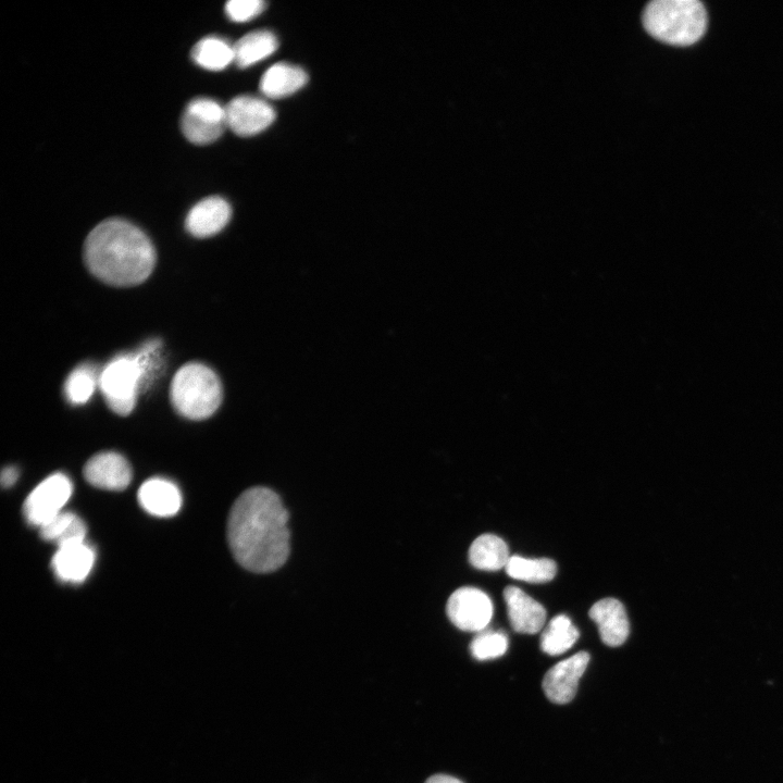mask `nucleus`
Here are the masks:
<instances>
[{"mask_svg":"<svg viewBox=\"0 0 783 783\" xmlns=\"http://www.w3.org/2000/svg\"><path fill=\"white\" fill-rule=\"evenodd\" d=\"M181 127L189 141L196 145H207L220 138L226 125L206 121L185 111Z\"/></svg>","mask_w":783,"mask_h":783,"instance_id":"nucleus-24","label":"nucleus"},{"mask_svg":"<svg viewBox=\"0 0 783 783\" xmlns=\"http://www.w3.org/2000/svg\"><path fill=\"white\" fill-rule=\"evenodd\" d=\"M83 473L90 485L108 490H122L132 480L128 461L114 451L100 452L91 457L86 462Z\"/></svg>","mask_w":783,"mask_h":783,"instance_id":"nucleus-10","label":"nucleus"},{"mask_svg":"<svg viewBox=\"0 0 783 783\" xmlns=\"http://www.w3.org/2000/svg\"><path fill=\"white\" fill-rule=\"evenodd\" d=\"M508 648L507 635L498 631H481L470 644V652L477 660L502 656Z\"/></svg>","mask_w":783,"mask_h":783,"instance_id":"nucleus-25","label":"nucleus"},{"mask_svg":"<svg viewBox=\"0 0 783 783\" xmlns=\"http://www.w3.org/2000/svg\"><path fill=\"white\" fill-rule=\"evenodd\" d=\"M170 397L183 417L202 420L211 417L222 401V386L216 374L201 363H187L174 375Z\"/></svg>","mask_w":783,"mask_h":783,"instance_id":"nucleus-5","label":"nucleus"},{"mask_svg":"<svg viewBox=\"0 0 783 783\" xmlns=\"http://www.w3.org/2000/svg\"><path fill=\"white\" fill-rule=\"evenodd\" d=\"M96 560L94 548L84 542L59 546L51 559L55 576L66 583H80L89 575Z\"/></svg>","mask_w":783,"mask_h":783,"instance_id":"nucleus-11","label":"nucleus"},{"mask_svg":"<svg viewBox=\"0 0 783 783\" xmlns=\"http://www.w3.org/2000/svg\"><path fill=\"white\" fill-rule=\"evenodd\" d=\"M264 8L265 2L261 0H231L225 4L227 16L237 23L256 17Z\"/></svg>","mask_w":783,"mask_h":783,"instance_id":"nucleus-27","label":"nucleus"},{"mask_svg":"<svg viewBox=\"0 0 783 783\" xmlns=\"http://www.w3.org/2000/svg\"><path fill=\"white\" fill-rule=\"evenodd\" d=\"M509 622L518 633L535 634L545 624L546 610L534 598L517 586L504 589Z\"/></svg>","mask_w":783,"mask_h":783,"instance_id":"nucleus-13","label":"nucleus"},{"mask_svg":"<svg viewBox=\"0 0 783 783\" xmlns=\"http://www.w3.org/2000/svg\"><path fill=\"white\" fill-rule=\"evenodd\" d=\"M425 783H463L459 779L447 774H435L430 776Z\"/></svg>","mask_w":783,"mask_h":783,"instance_id":"nucleus-29","label":"nucleus"},{"mask_svg":"<svg viewBox=\"0 0 783 783\" xmlns=\"http://www.w3.org/2000/svg\"><path fill=\"white\" fill-rule=\"evenodd\" d=\"M446 612L458 629L467 632H481L492 619L493 604L481 589L460 587L448 598Z\"/></svg>","mask_w":783,"mask_h":783,"instance_id":"nucleus-7","label":"nucleus"},{"mask_svg":"<svg viewBox=\"0 0 783 783\" xmlns=\"http://www.w3.org/2000/svg\"><path fill=\"white\" fill-rule=\"evenodd\" d=\"M138 501L148 513L167 518L176 514L181 509L182 494L173 482L153 477L140 486Z\"/></svg>","mask_w":783,"mask_h":783,"instance_id":"nucleus-15","label":"nucleus"},{"mask_svg":"<svg viewBox=\"0 0 783 783\" xmlns=\"http://www.w3.org/2000/svg\"><path fill=\"white\" fill-rule=\"evenodd\" d=\"M73 484L64 473L57 472L40 482L27 496L23 514L27 523L41 527L63 511Z\"/></svg>","mask_w":783,"mask_h":783,"instance_id":"nucleus-6","label":"nucleus"},{"mask_svg":"<svg viewBox=\"0 0 783 783\" xmlns=\"http://www.w3.org/2000/svg\"><path fill=\"white\" fill-rule=\"evenodd\" d=\"M510 557L505 540L494 534L480 535L469 549L470 563L484 571H496L506 567Z\"/></svg>","mask_w":783,"mask_h":783,"instance_id":"nucleus-17","label":"nucleus"},{"mask_svg":"<svg viewBox=\"0 0 783 783\" xmlns=\"http://www.w3.org/2000/svg\"><path fill=\"white\" fill-rule=\"evenodd\" d=\"M185 111L212 123L225 124V107L210 98L191 100Z\"/></svg>","mask_w":783,"mask_h":783,"instance_id":"nucleus-26","label":"nucleus"},{"mask_svg":"<svg viewBox=\"0 0 783 783\" xmlns=\"http://www.w3.org/2000/svg\"><path fill=\"white\" fill-rule=\"evenodd\" d=\"M84 259L89 271L102 282L133 286L151 274L156 251L137 226L122 219H108L87 236Z\"/></svg>","mask_w":783,"mask_h":783,"instance_id":"nucleus-2","label":"nucleus"},{"mask_svg":"<svg viewBox=\"0 0 783 783\" xmlns=\"http://www.w3.org/2000/svg\"><path fill=\"white\" fill-rule=\"evenodd\" d=\"M274 109L264 100L253 96H238L225 105V124L241 137L257 135L275 120Z\"/></svg>","mask_w":783,"mask_h":783,"instance_id":"nucleus-8","label":"nucleus"},{"mask_svg":"<svg viewBox=\"0 0 783 783\" xmlns=\"http://www.w3.org/2000/svg\"><path fill=\"white\" fill-rule=\"evenodd\" d=\"M87 527L84 521L73 512L62 511L39 529L40 537L62 546L84 542Z\"/></svg>","mask_w":783,"mask_h":783,"instance_id":"nucleus-19","label":"nucleus"},{"mask_svg":"<svg viewBox=\"0 0 783 783\" xmlns=\"http://www.w3.org/2000/svg\"><path fill=\"white\" fill-rule=\"evenodd\" d=\"M234 47L236 64L248 67L268 57L278 47L275 35L269 30H256L243 36Z\"/></svg>","mask_w":783,"mask_h":783,"instance_id":"nucleus-18","label":"nucleus"},{"mask_svg":"<svg viewBox=\"0 0 783 783\" xmlns=\"http://www.w3.org/2000/svg\"><path fill=\"white\" fill-rule=\"evenodd\" d=\"M505 569L512 579L530 583H543L555 577L557 564L548 558L527 559L515 555L510 557Z\"/></svg>","mask_w":783,"mask_h":783,"instance_id":"nucleus-22","label":"nucleus"},{"mask_svg":"<svg viewBox=\"0 0 783 783\" xmlns=\"http://www.w3.org/2000/svg\"><path fill=\"white\" fill-rule=\"evenodd\" d=\"M288 511L273 490H245L231 508L227 540L236 561L256 573L273 572L289 556Z\"/></svg>","mask_w":783,"mask_h":783,"instance_id":"nucleus-1","label":"nucleus"},{"mask_svg":"<svg viewBox=\"0 0 783 783\" xmlns=\"http://www.w3.org/2000/svg\"><path fill=\"white\" fill-rule=\"evenodd\" d=\"M307 82L308 75L301 67L281 62L264 72L260 80V90L266 97L277 99L295 94Z\"/></svg>","mask_w":783,"mask_h":783,"instance_id":"nucleus-16","label":"nucleus"},{"mask_svg":"<svg viewBox=\"0 0 783 783\" xmlns=\"http://www.w3.org/2000/svg\"><path fill=\"white\" fill-rule=\"evenodd\" d=\"M579 636V630L572 624L570 618L559 614L549 621L543 632L540 648L548 655H560L570 649Z\"/></svg>","mask_w":783,"mask_h":783,"instance_id":"nucleus-21","label":"nucleus"},{"mask_svg":"<svg viewBox=\"0 0 783 783\" xmlns=\"http://www.w3.org/2000/svg\"><path fill=\"white\" fill-rule=\"evenodd\" d=\"M99 385V375L96 370L88 365H79L67 376L64 384V394L72 405L87 402Z\"/></svg>","mask_w":783,"mask_h":783,"instance_id":"nucleus-23","label":"nucleus"},{"mask_svg":"<svg viewBox=\"0 0 783 783\" xmlns=\"http://www.w3.org/2000/svg\"><path fill=\"white\" fill-rule=\"evenodd\" d=\"M588 662L589 655L586 651H579L551 667L543 680L546 697L555 704L571 701Z\"/></svg>","mask_w":783,"mask_h":783,"instance_id":"nucleus-9","label":"nucleus"},{"mask_svg":"<svg viewBox=\"0 0 783 783\" xmlns=\"http://www.w3.org/2000/svg\"><path fill=\"white\" fill-rule=\"evenodd\" d=\"M192 60L201 67L220 71L235 60L234 47L220 37H206L191 50Z\"/></svg>","mask_w":783,"mask_h":783,"instance_id":"nucleus-20","label":"nucleus"},{"mask_svg":"<svg viewBox=\"0 0 783 783\" xmlns=\"http://www.w3.org/2000/svg\"><path fill=\"white\" fill-rule=\"evenodd\" d=\"M232 215L229 203L219 196L200 200L188 212L186 229L196 237H209L217 234L228 223Z\"/></svg>","mask_w":783,"mask_h":783,"instance_id":"nucleus-12","label":"nucleus"},{"mask_svg":"<svg viewBox=\"0 0 783 783\" xmlns=\"http://www.w3.org/2000/svg\"><path fill=\"white\" fill-rule=\"evenodd\" d=\"M589 618L597 624L601 641L611 647L622 645L630 632L626 611L616 598H604L589 609Z\"/></svg>","mask_w":783,"mask_h":783,"instance_id":"nucleus-14","label":"nucleus"},{"mask_svg":"<svg viewBox=\"0 0 783 783\" xmlns=\"http://www.w3.org/2000/svg\"><path fill=\"white\" fill-rule=\"evenodd\" d=\"M18 478V470L15 467H5L1 472V485L11 487Z\"/></svg>","mask_w":783,"mask_h":783,"instance_id":"nucleus-28","label":"nucleus"},{"mask_svg":"<svg viewBox=\"0 0 783 783\" xmlns=\"http://www.w3.org/2000/svg\"><path fill=\"white\" fill-rule=\"evenodd\" d=\"M159 339L147 341L136 353L122 355L99 374V387L108 407L119 415L129 414L141 387H148L159 368Z\"/></svg>","mask_w":783,"mask_h":783,"instance_id":"nucleus-3","label":"nucleus"},{"mask_svg":"<svg viewBox=\"0 0 783 783\" xmlns=\"http://www.w3.org/2000/svg\"><path fill=\"white\" fill-rule=\"evenodd\" d=\"M643 25L654 38L673 46L697 42L707 29V12L698 0H654L643 12Z\"/></svg>","mask_w":783,"mask_h":783,"instance_id":"nucleus-4","label":"nucleus"}]
</instances>
